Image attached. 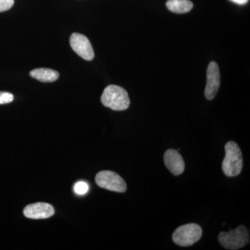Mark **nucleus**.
<instances>
[{
	"mask_svg": "<svg viewBox=\"0 0 250 250\" xmlns=\"http://www.w3.org/2000/svg\"><path fill=\"white\" fill-rule=\"evenodd\" d=\"M104 106L114 111H124L129 108L130 100L126 90L116 85H109L101 97Z\"/></svg>",
	"mask_w": 250,
	"mask_h": 250,
	"instance_id": "f257e3e1",
	"label": "nucleus"
},
{
	"mask_svg": "<svg viewBox=\"0 0 250 250\" xmlns=\"http://www.w3.org/2000/svg\"><path fill=\"white\" fill-rule=\"evenodd\" d=\"M225 156L222 169L228 177H236L243 168V155L239 146L233 141H229L225 147Z\"/></svg>",
	"mask_w": 250,
	"mask_h": 250,
	"instance_id": "f03ea898",
	"label": "nucleus"
},
{
	"mask_svg": "<svg viewBox=\"0 0 250 250\" xmlns=\"http://www.w3.org/2000/svg\"><path fill=\"white\" fill-rule=\"evenodd\" d=\"M218 241L225 249L238 250L244 248L249 243V233L246 227L240 225L228 232L219 233Z\"/></svg>",
	"mask_w": 250,
	"mask_h": 250,
	"instance_id": "7ed1b4c3",
	"label": "nucleus"
},
{
	"mask_svg": "<svg viewBox=\"0 0 250 250\" xmlns=\"http://www.w3.org/2000/svg\"><path fill=\"white\" fill-rule=\"evenodd\" d=\"M202 228L197 224H187L179 227L174 231L172 240L179 246L188 247L195 244L201 238Z\"/></svg>",
	"mask_w": 250,
	"mask_h": 250,
	"instance_id": "20e7f679",
	"label": "nucleus"
},
{
	"mask_svg": "<svg viewBox=\"0 0 250 250\" xmlns=\"http://www.w3.org/2000/svg\"><path fill=\"white\" fill-rule=\"evenodd\" d=\"M95 182L99 187L111 191L125 192L126 184L124 179L116 172L109 170L101 171L97 174Z\"/></svg>",
	"mask_w": 250,
	"mask_h": 250,
	"instance_id": "39448f33",
	"label": "nucleus"
},
{
	"mask_svg": "<svg viewBox=\"0 0 250 250\" xmlns=\"http://www.w3.org/2000/svg\"><path fill=\"white\" fill-rule=\"evenodd\" d=\"M70 43L72 49L82 58L86 61L93 60L95 53L86 36L78 33L72 34L70 36Z\"/></svg>",
	"mask_w": 250,
	"mask_h": 250,
	"instance_id": "423d86ee",
	"label": "nucleus"
},
{
	"mask_svg": "<svg viewBox=\"0 0 250 250\" xmlns=\"http://www.w3.org/2000/svg\"><path fill=\"white\" fill-rule=\"evenodd\" d=\"M207 85L205 95L207 100H213L218 93L220 84V70L218 64L211 62L207 68Z\"/></svg>",
	"mask_w": 250,
	"mask_h": 250,
	"instance_id": "0eeeda50",
	"label": "nucleus"
},
{
	"mask_svg": "<svg viewBox=\"0 0 250 250\" xmlns=\"http://www.w3.org/2000/svg\"><path fill=\"white\" fill-rule=\"evenodd\" d=\"M24 216L28 218L46 219L54 214V208L52 205L45 202H37L27 205L23 210Z\"/></svg>",
	"mask_w": 250,
	"mask_h": 250,
	"instance_id": "6e6552de",
	"label": "nucleus"
},
{
	"mask_svg": "<svg viewBox=\"0 0 250 250\" xmlns=\"http://www.w3.org/2000/svg\"><path fill=\"white\" fill-rule=\"evenodd\" d=\"M164 163L171 173L174 175H180L185 169V163L178 151L174 149H167L164 154Z\"/></svg>",
	"mask_w": 250,
	"mask_h": 250,
	"instance_id": "1a4fd4ad",
	"label": "nucleus"
},
{
	"mask_svg": "<svg viewBox=\"0 0 250 250\" xmlns=\"http://www.w3.org/2000/svg\"><path fill=\"white\" fill-rule=\"evenodd\" d=\"M29 74L31 77L41 82H54L59 77L58 72L49 68L34 69Z\"/></svg>",
	"mask_w": 250,
	"mask_h": 250,
	"instance_id": "9d476101",
	"label": "nucleus"
},
{
	"mask_svg": "<svg viewBox=\"0 0 250 250\" xmlns=\"http://www.w3.org/2000/svg\"><path fill=\"white\" fill-rule=\"evenodd\" d=\"M167 9L176 14H186L191 11L193 4L190 0H168L166 2Z\"/></svg>",
	"mask_w": 250,
	"mask_h": 250,
	"instance_id": "9b49d317",
	"label": "nucleus"
},
{
	"mask_svg": "<svg viewBox=\"0 0 250 250\" xmlns=\"http://www.w3.org/2000/svg\"><path fill=\"white\" fill-rule=\"evenodd\" d=\"M74 190L77 195H83L86 194L89 190V186L85 182H77L74 186Z\"/></svg>",
	"mask_w": 250,
	"mask_h": 250,
	"instance_id": "f8f14e48",
	"label": "nucleus"
},
{
	"mask_svg": "<svg viewBox=\"0 0 250 250\" xmlns=\"http://www.w3.org/2000/svg\"><path fill=\"white\" fill-rule=\"evenodd\" d=\"M14 100L13 94L8 92H0V104L12 103Z\"/></svg>",
	"mask_w": 250,
	"mask_h": 250,
	"instance_id": "ddd939ff",
	"label": "nucleus"
},
{
	"mask_svg": "<svg viewBox=\"0 0 250 250\" xmlns=\"http://www.w3.org/2000/svg\"><path fill=\"white\" fill-rule=\"evenodd\" d=\"M14 4V0H0V12L8 11Z\"/></svg>",
	"mask_w": 250,
	"mask_h": 250,
	"instance_id": "4468645a",
	"label": "nucleus"
},
{
	"mask_svg": "<svg viewBox=\"0 0 250 250\" xmlns=\"http://www.w3.org/2000/svg\"><path fill=\"white\" fill-rule=\"evenodd\" d=\"M230 1L236 3L237 4L244 5L246 4L249 1V0H230Z\"/></svg>",
	"mask_w": 250,
	"mask_h": 250,
	"instance_id": "2eb2a0df",
	"label": "nucleus"
}]
</instances>
